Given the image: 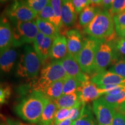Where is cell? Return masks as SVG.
Here are the masks:
<instances>
[{"label": "cell", "instance_id": "cell-1", "mask_svg": "<svg viewBox=\"0 0 125 125\" xmlns=\"http://www.w3.org/2000/svg\"><path fill=\"white\" fill-rule=\"evenodd\" d=\"M49 100L42 92L33 90L16 105L15 112L24 121L37 124Z\"/></svg>", "mask_w": 125, "mask_h": 125}, {"label": "cell", "instance_id": "cell-2", "mask_svg": "<svg viewBox=\"0 0 125 125\" xmlns=\"http://www.w3.org/2000/svg\"><path fill=\"white\" fill-rule=\"evenodd\" d=\"M115 23L113 16L109 10L103 9L98 12L93 20L84 28V32L89 36L110 42L114 40Z\"/></svg>", "mask_w": 125, "mask_h": 125}, {"label": "cell", "instance_id": "cell-3", "mask_svg": "<svg viewBox=\"0 0 125 125\" xmlns=\"http://www.w3.org/2000/svg\"><path fill=\"white\" fill-rule=\"evenodd\" d=\"M42 62L34 46L26 45L17 67V75L28 79H34L38 76Z\"/></svg>", "mask_w": 125, "mask_h": 125}, {"label": "cell", "instance_id": "cell-4", "mask_svg": "<svg viewBox=\"0 0 125 125\" xmlns=\"http://www.w3.org/2000/svg\"><path fill=\"white\" fill-rule=\"evenodd\" d=\"M68 76L62 67L60 60H53L42 69L40 76L32 85L34 91L43 92L56 81Z\"/></svg>", "mask_w": 125, "mask_h": 125}, {"label": "cell", "instance_id": "cell-5", "mask_svg": "<svg viewBox=\"0 0 125 125\" xmlns=\"http://www.w3.org/2000/svg\"><path fill=\"white\" fill-rule=\"evenodd\" d=\"M83 40V45L76 57V60L84 73L87 75H93L95 56L103 40L90 36H88Z\"/></svg>", "mask_w": 125, "mask_h": 125}, {"label": "cell", "instance_id": "cell-6", "mask_svg": "<svg viewBox=\"0 0 125 125\" xmlns=\"http://www.w3.org/2000/svg\"><path fill=\"white\" fill-rule=\"evenodd\" d=\"M13 31L12 46L19 47L23 45L33 43L39 32L35 20L30 21H12Z\"/></svg>", "mask_w": 125, "mask_h": 125}, {"label": "cell", "instance_id": "cell-7", "mask_svg": "<svg viewBox=\"0 0 125 125\" xmlns=\"http://www.w3.org/2000/svg\"><path fill=\"white\" fill-rule=\"evenodd\" d=\"M118 58V53L115 46L109 41L103 40L98 46L95 56L93 75L106 71L111 64L115 63Z\"/></svg>", "mask_w": 125, "mask_h": 125}, {"label": "cell", "instance_id": "cell-8", "mask_svg": "<svg viewBox=\"0 0 125 125\" xmlns=\"http://www.w3.org/2000/svg\"><path fill=\"white\" fill-rule=\"evenodd\" d=\"M4 14L10 21H30L37 18V14L24 0H15L5 10Z\"/></svg>", "mask_w": 125, "mask_h": 125}, {"label": "cell", "instance_id": "cell-9", "mask_svg": "<svg viewBox=\"0 0 125 125\" xmlns=\"http://www.w3.org/2000/svg\"><path fill=\"white\" fill-rule=\"evenodd\" d=\"M93 111L98 125H112L116 110L102 98L93 102Z\"/></svg>", "mask_w": 125, "mask_h": 125}, {"label": "cell", "instance_id": "cell-10", "mask_svg": "<svg viewBox=\"0 0 125 125\" xmlns=\"http://www.w3.org/2000/svg\"><path fill=\"white\" fill-rule=\"evenodd\" d=\"M77 92L79 100L83 104L96 100L105 94V92L102 89L98 87L96 84L90 80L82 83Z\"/></svg>", "mask_w": 125, "mask_h": 125}, {"label": "cell", "instance_id": "cell-11", "mask_svg": "<svg viewBox=\"0 0 125 125\" xmlns=\"http://www.w3.org/2000/svg\"><path fill=\"white\" fill-rule=\"evenodd\" d=\"M60 62L68 76L75 78L81 83L89 80V76L82 71L77 61L71 54L68 53Z\"/></svg>", "mask_w": 125, "mask_h": 125}, {"label": "cell", "instance_id": "cell-12", "mask_svg": "<svg viewBox=\"0 0 125 125\" xmlns=\"http://www.w3.org/2000/svg\"><path fill=\"white\" fill-rule=\"evenodd\" d=\"M53 40L39 32L33 42L35 51L38 54L42 62H43L50 56Z\"/></svg>", "mask_w": 125, "mask_h": 125}, {"label": "cell", "instance_id": "cell-13", "mask_svg": "<svg viewBox=\"0 0 125 125\" xmlns=\"http://www.w3.org/2000/svg\"><path fill=\"white\" fill-rule=\"evenodd\" d=\"M65 38L67 40L68 53L75 59L82 49L83 41L81 32L76 29H71L66 31Z\"/></svg>", "mask_w": 125, "mask_h": 125}, {"label": "cell", "instance_id": "cell-14", "mask_svg": "<svg viewBox=\"0 0 125 125\" xmlns=\"http://www.w3.org/2000/svg\"><path fill=\"white\" fill-rule=\"evenodd\" d=\"M13 43V31L7 17L2 16L0 22V52L11 48Z\"/></svg>", "mask_w": 125, "mask_h": 125}, {"label": "cell", "instance_id": "cell-15", "mask_svg": "<svg viewBox=\"0 0 125 125\" xmlns=\"http://www.w3.org/2000/svg\"><path fill=\"white\" fill-rule=\"evenodd\" d=\"M91 81L97 85H125V78L109 70L94 74Z\"/></svg>", "mask_w": 125, "mask_h": 125}, {"label": "cell", "instance_id": "cell-16", "mask_svg": "<svg viewBox=\"0 0 125 125\" xmlns=\"http://www.w3.org/2000/svg\"><path fill=\"white\" fill-rule=\"evenodd\" d=\"M68 54L66 38L59 35L53 41L50 53V58L53 60H61Z\"/></svg>", "mask_w": 125, "mask_h": 125}, {"label": "cell", "instance_id": "cell-17", "mask_svg": "<svg viewBox=\"0 0 125 125\" xmlns=\"http://www.w3.org/2000/svg\"><path fill=\"white\" fill-rule=\"evenodd\" d=\"M76 12L72 0H62V21L66 27H71L76 22Z\"/></svg>", "mask_w": 125, "mask_h": 125}, {"label": "cell", "instance_id": "cell-18", "mask_svg": "<svg viewBox=\"0 0 125 125\" xmlns=\"http://www.w3.org/2000/svg\"><path fill=\"white\" fill-rule=\"evenodd\" d=\"M18 52L13 48H10L1 53L0 57V67L3 73H10L15 64Z\"/></svg>", "mask_w": 125, "mask_h": 125}, {"label": "cell", "instance_id": "cell-19", "mask_svg": "<svg viewBox=\"0 0 125 125\" xmlns=\"http://www.w3.org/2000/svg\"><path fill=\"white\" fill-rule=\"evenodd\" d=\"M57 106L53 100H49L43 109L37 125H54Z\"/></svg>", "mask_w": 125, "mask_h": 125}, {"label": "cell", "instance_id": "cell-20", "mask_svg": "<svg viewBox=\"0 0 125 125\" xmlns=\"http://www.w3.org/2000/svg\"><path fill=\"white\" fill-rule=\"evenodd\" d=\"M59 108L70 109L76 107L82 102L79 98L78 92L62 95L60 98L54 101Z\"/></svg>", "mask_w": 125, "mask_h": 125}, {"label": "cell", "instance_id": "cell-21", "mask_svg": "<svg viewBox=\"0 0 125 125\" xmlns=\"http://www.w3.org/2000/svg\"><path fill=\"white\" fill-rule=\"evenodd\" d=\"M35 22L39 32H41L47 37H50L52 40H54L60 35L59 30L52 23L38 18L36 19Z\"/></svg>", "mask_w": 125, "mask_h": 125}, {"label": "cell", "instance_id": "cell-22", "mask_svg": "<svg viewBox=\"0 0 125 125\" xmlns=\"http://www.w3.org/2000/svg\"><path fill=\"white\" fill-rule=\"evenodd\" d=\"M72 125H96L92 107L89 104L83 105L81 116L73 122Z\"/></svg>", "mask_w": 125, "mask_h": 125}, {"label": "cell", "instance_id": "cell-23", "mask_svg": "<svg viewBox=\"0 0 125 125\" xmlns=\"http://www.w3.org/2000/svg\"><path fill=\"white\" fill-rule=\"evenodd\" d=\"M65 79V78L54 82L46 88L42 93L45 96L51 100L54 101L58 99L62 95Z\"/></svg>", "mask_w": 125, "mask_h": 125}, {"label": "cell", "instance_id": "cell-24", "mask_svg": "<svg viewBox=\"0 0 125 125\" xmlns=\"http://www.w3.org/2000/svg\"><path fill=\"white\" fill-rule=\"evenodd\" d=\"M101 9L94 6H89L85 8L79 13V23L83 27H86L91 22Z\"/></svg>", "mask_w": 125, "mask_h": 125}, {"label": "cell", "instance_id": "cell-25", "mask_svg": "<svg viewBox=\"0 0 125 125\" xmlns=\"http://www.w3.org/2000/svg\"><path fill=\"white\" fill-rule=\"evenodd\" d=\"M100 98L109 105L118 110L125 102V91L116 95L104 94Z\"/></svg>", "mask_w": 125, "mask_h": 125}, {"label": "cell", "instance_id": "cell-26", "mask_svg": "<svg viewBox=\"0 0 125 125\" xmlns=\"http://www.w3.org/2000/svg\"><path fill=\"white\" fill-rule=\"evenodd\" d=\"M82 85V83L79 82L75 78L68 75L65 79L62 95L69 94L75 92H77Z\"/></svg>", "mask_w": 125, "mask_h": 125}, {"label": "cell", "instance_id": "cell-27", "mask_svg": "<svg viewBox=\"0 0 125 125\" xmlns=\"http://www.w3.org/2000/svg\"><path fill=\"white\" fill-rule=\"evenodd\" d=\"M52 7L55 15L54 26L60 32L62 26V0H50Z\"/></svg>", "mask_w": 125, "mask_h": 125}, {"label": "cell", "instance_id": "cell-28", "mask_svg": "<svg viewBox=\"0 0 125 125\" xmlns=\"http://www.w3.org/2000/svg\"><path fill=\"white\" fill-rule=\"evenodd\" d=\"M37 18H40L41 19H42L46 21L54 24L55 21V15L53 11V9L52 7L51 2L46 6L43 8L42 10L37 15Z\"/></svg>", "mask_w": 125, "mask_h": 125}, {"label": "cell", "instance_id": "cell-29", "mask_svg": "<svg viewBox=\"0 0 125 125\" xmlns=\"http://www.w3.org/2000/svg\"><path fill=\"white\" fill-rule=\"evenodd\" d=\"M24 1L38 15L43 8L49 4L50 0H24Z\"/></svg>", "mask_w": 125, "mask_h": 125}, {"label": "cell", "instance_id": "cell-30", "mask_svg": "<svg viewBox=\"0 0 125 125\" xmlns=\"http://www.w3.org/2000/svg\"><path fill=\"white\" fill-rule=\"evenodd\" d=\"M12 88L7 83H1L0 87V103L7 104L11 96Z\"/></svg>", "mask_w": 125, "mask_h": 125}, {"label": "cell", "instance_id": "cell-31", "mask_svg": "<svg viewBox=\"0 0 125 125\" xmlns=\"http://www.w3.org/2000/svg\"><path fill=\"white\" fill-rule=\"evenodd\" d=\"M109 71L125 78V59L118 60L114 64Z\"/></svg>", "mask_w": 125, "mask_h": 125}, {"label": "cell", "instance_id": "cell-32", "mask_svg": "<svg viewBox=\"0 0 125 125\" xmlns=\"http://www.w3.org/2000/svg\"><path fill=\"white\" fill-rule=\"evenodd\" d=\"M70 109L59 108L56 111L54 118V125L58 124L65 119L69 118Z\"/></svg>", "mask_w": 125, "mask_h": 125}, {"label": "cell", "instance_id": "cell-33", "mask_svg": "<svg viewBox=\"0 0 125 125\" xmlns=\"http://www.w3.org/2000/svg\"><path fill=\"white\" fill-rule=\"evenodd\" d=\"M124 11H125V0H115L109 12L114 16Z\"/></svg>", "mask_w": 125, "mask_h": 125}, {"label": "cell", "instance_id": "cell-34", "mask_svg": "<svg viewBox=\"0 0 125 125\" xmlns=\"http://www.w3.org/2000/svg\"><path fill=\"white\" fill-rule=\"evenodd\" d=\"M113 18L115 23V31L125 28V11L114 15Z\"/></svg>", "mask_w": 125, "mask_h": 125}, {"label": "cell", "instance_id": "cell-35", "mask_svg": "<svg viewBox=\"0 0 125 125\" xmlns=\"http://www.w3.org/2000/svg\"><path fill=\"white\" fill-rule=\"evenodd\" d=\"M76 13H80L85 8L91 4L89 0H72Z\"/></svg>", "mask_w": 125, "mask_h": 125}, {"label": "cell", "instance_id": "cell-36", "mask_svg": "<svg viewBox=\"0 0 125 125\" xmlns=\"http://www.w3.org/2000/svg\"><path fill=\"white\" fill-rule=\"evenodd\" d=\"M83 105L82 103L78 104L76 107L72 108L70 109V116H69V119L71 120L72 121H75L76 119H78L81 116V112H82V109L83 107Z\"/></svg>", "mask_w": 125, "mask_h": 125}, {"label": "cell", "instance_id": "cell-37", "mask_svg": "<svg viewBox=\"0 0 125 125\" xmlns=\"http://www.w3.org/2000/svg\"><path fill=\"white\" fill-rule=\"evenodd\" d=\"M118 53L125 56V39L119 38L117 39L114 44Z\"/></svg>", "mask_w": 125, "mask_h": 125}, {"label": "cell", "instance_id": "cell-38", "mask_svg": "<svg viewBox=\"0 0 125 125\" xmlns=\"http://www.w3.org/2000/svg\"><path fill=\"white\" fill-rule=\"evenodd\" d=\"M112 125H125V114L116 111Z\"/></svg>", "mask_w": 125, "mask_h": 125}, {"label": "cell", "instance_id": "cell-39", "mask_svg": "<svg viewBox=\"0 0 125 125\" xmlns=\"http://www.w3.org/2000/svg\"><path fill=\"white\" fill-rule=\"evenodd\" d=\"M114 1H115V0H103L101 6L103 7L104 9L109 11L110 9H111Z\"/></svg>", "mask_w": 125, "mask_h": 125}, {"label": "cell", "instance_id": "cell-40", "mask_svg": "<svg viewBox=\"0 0 125 125\" xmlns=\"http://www.w3.org/2000/svg\"><path fill=\"white\" fill-rule=\"evenodd\" d=\"M6 122L8 125H33L31 124H28V123H23L22 122L17 121V120L13 119L10 118H7Z\"/></svg>", "mask_w": 125, "mask_h": 125}, {"label": "cell", "instance_id": "cell-41", "mask_svg": "<svg viewBox=\"0 0 125 125\" xmlns=\"http://www.w3.org/2000/svg\"><path fill=\"white\" fill-rule=\"evenodd\" d=\"M116 34L119 37V38L125 39V28H123L122 29L116 31Z\"/></svg>", "mask_w": 125, "mask_h": 125}, {"label": "cell", "instance_id": "cell-42", "mask_svg": "<svg viewBox=\"0 0 125 125\" xmlns=\"http://www.w3.org/2000/svg\"><path fill=\"white\" fill-rule=\"evenodd\" d=\"M72 123H73V121L69 119H67L64 120V121L58 123V124L54 125H72Z\"/></svg>", "mask_w": 125, "mask_h": 125}, {"label": "cell", "instance_id": "cell-43", "mask_svg": "<svg viewBox=\"0 0 125 125\" xmlns=\"http://www.w3.org/2000/svg\"><path fill=\"white\" fill-rule=\"evenodd\" d=\"M91 2V4L93 5V6L94 7H97V6L101 5V3H102L103 0H89Z\"/></svg>", "mask_w": 125, "mask_h": 125}, {"label": "cell", "instance_id": "cell-44", "mask_svg": "<svg viewBox=\"0 0 125 125\" xmlns=\"http://www.w3.org/2000/svg\"><path fill=\"white\" fill-rule=\"evenodd\" d=\"M116 111H118L121 112H122V113L125 114V102L123 103V105H122L121 107H120L119 109H118V110H116Z\"/></svg>", "mask_w": 125, "mask_h": 125}, {"label": "cell", "instance_id": "cell-45", "mask_svg": "<svg viewBox=\"0 0 125 125\" xmlns=\"http://www.w3.org/2000/svg\"><path fill=\"white\" fill-rule=\"evenodd\" d=\"M0 1H1V3H2V2H7V1H10V0H0ZM13 1H15V0H13Z\"/></svg>", "mask_w": 125, "mask_h": 125}, {"label": "cell", "instance_id": "cell-46", "mask_svg": "<svg viewBox=\"0 0 125 125\" xmlns=\"http://www.w3.org/2000/svg\"><path fill=\"white\" fill-rule=\"evenodd\" d=\"M1 125H5V124H4V123H3V124H1Z\"/></svg>", "mask_w": 125, "mask_h": 125}]
</instances>
